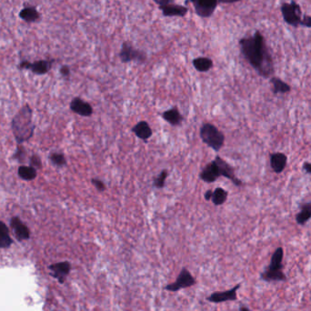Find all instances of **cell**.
Segmentation results:
<instances>
[{
	"label": "cell",
	"instance_id": "obj_1",
	"mask_svg": "<svg viewBox=\"0 0 311 311\" xmlns=\"http://www.w3.org/2000/svg\"><path fill=\"white\" fill-rule=\"evenodd\" d=\"M242 56L262 78H270L274 74V61L261 32L257 30L250 37L239 40Z\"/></svg>",
	"mask_w": 311,
	"mask_h": 311
},
{
	"label": "cell",
	"instance_id": "obj_2",
	"mask_svg": "<svg viewBox=\"0 0 311 311\" xmlns=\"http://www.w3.org/2000/svg\"><path fill=\"white\" fill-rule=\"evenodd\" d=\"M33 110L26 104L14 116L11 121L12 132L17 145L28 142L33 138L36 125L33 122Z\"/></svg>",
	"mask_w": 311,
	"mask_h": 311
},
{
	"label": "cell",
	"instance_id": "obj_3",
	"mask_svg": "<svg viewBox=\"0 0 311 311\" xmlns=\"http://www.w3.org/2000/svg\"><path fill=\"white\" fill-rule=\"evenodd\" d=\"M283 248L279 247L274 251L269 265L260 273V279L265 282H284L287 276L283 271Z\"/></svg>",
	"mask_w": 311,
	"mask_h": 311
},
{
	"label": "cell",
	"instance_id": "obj_4",
	"mask_svg": "<svg viewBox=\"0 0 311 311\" xmlns=\"http://www.w3.org/2000/svg\"><path fill=\"white\" fill-rule=\"evenodd\" d=\"M200 137L203 143L214 151L218 152L225 144V136L218 128L210 123H205L200 128Z\"/></svg>",
	"mask_w": 311,
	"mask_h": 311
},
{
	"label": "cell",
	"instance_id": "obj_5",
	"mask_svg": "<svg viewBox=\"0 0 311 311\" xmlns=\"http://www.w3.org/2000/svg\"><path fill=\"white\" fill-rule=\"evenodd\" d=\"M284 21L294 28L300 27L302 19V11L300 5L292 0L290 3H282L280 6Z\"/></svg>",
	"mask_w": 311,
	"mask_h": 311
},
{
	"label": "cell",
	"instance_id": "obj_6",
	"mask_svg": "<svg viewBox=\"0 0 311 311\" xmlns=\"http://www.w3.org/2000/svg\"><path fill=\"white\" fill-rule=\"evenodd\" d=\"M119 58L122 63L137 62L139 64H144L148 59V56L142 50H138L128 41H124L119 52Z\"/></svg>",
	"mask_w": 311,
	"mask_h": 311
},
{
	"label": "cell",
	"instance_id": "obj_7",
	"mask_svg": "<svg viewBox=\"0 0 311 311\" xmlns=\"http://www.w3.org/2000/svg\"><path fill=\"white\" fill-rule=\"evenodd\" d=\"M196 284H197V280L193 277V275L189 272V270L187 267H183L180 270V272L178 273L176 280L172 283L166 285L164 287V289L168 292H178L181 289L193 287Z\"/></svg>",
	"mask_w": 311,
	"mask_h": 311
},
{
	"label": "cell",
	"instance_id": "obj_8",
	"mask_svg": "<svg viewBox=\"0 0 311 311\" xmlns=\"http://www.w3.org/2000/svg\"><path fill=\"white\" fill-rule=\"evenodd\" d=\"M185 3H191L199 17L207 18L212 17L214 12L216 11L218 0H186Z\"/></svg>",
	"mask_w": 311,
	"mask_h": 311
},
{
	"label": "cell",
	"instance_id": "obj_9",
	"mask_svg": "<svg viewBox=\"0 0 311 311\" xmlns=\"http://www.w3.org/2000/svg\"><path fill=\"white\" fill-rule=\"evenodd\" d=\"M54 62L55 59H42L35 62L24 60L19 63L18 68L30 70L33 74H36L38 76H43L50 72Z\"/></svg>",
	"mask_w": 311,
	"mask_h": 311
},
{
	"label": "cell",
	"instance_id": "obj_10",
	"mask_svg": "<svg viewBox=\"0 0 311 311\" xmlns=\"http://www.w3.org/2000/svg\"><path fill=\"white\" fill-rule=\"evenodd\" d=\"M241 288V283L237 284L233 288L225 290V291H216L206 298L207 301L219 304L228 301H235L238 300V290Z\"/></svg>",
	"mask_w": 311,
	"mask_h": 311
},
{
	"label": "cell",
	"instance_id": "obj_11",
	"mask_svg": "<svg viewBox=\"0 0 311 311\" xmlns=\"http://www.w3.org/2000/svg\"><path fill=\"white\" fill-rule=\"evenodd\" d=\"M69 108L73 113L81 117H91L93 114L92 106L89 104V102L80 99L79 97H76L71 100Z\"/></svg>",
	"mask_w": 311,
	"mask_h": 311
},
{
	"label": "cell",
	"instance_id": "obj_12",
	"mask_svg": "<svg viewBox=\"0 0 311 311\" xmlns=\"http://www.w3.org/2000/svg\"><path fill=\"white\" fill-rule=\"evenodd\" d=\"M221 177L218 164L215 159H213L210 163L206 165V167L200 172V178L206 183H213L217 178Z\"/></svg>",
	"mask_w": 311,
	"mask_h": 311
},
{
	"label": "cell",
	"instance_id": "obj_13",
	"mask_svg": "<svg viewBox=\"0 0 311 311\" xmlns=\"http://www.w3.org/2000/svg\"><path fill=\"white\" fill-rule=\"evenodd\" d=\"M10 227L16 239L18 241L27 240L30 238V230L26 224H24L20 217L14 216L10 219Z\"/></svg>",
	"mask_w": 311,
	"mask_h": 311
},
{
	"label": "cell",
	"instance_id": "obj_14",
	"mask_svg": "<svg viewBox=\"0 0 311 311\" xmlns=\"http://www.w3.org/2000/svg\"><path fill=\"white\" fill-rule=\"evenodd\" d=\"M215 160L217 161L218 164V167H219V170H220V174H221V177L228 178L229 179L232 183L237 186V187H241L242 186V181L237 178L235 171H234L233 167H231L228 162L225 161L223 158H221L219 156H217L215 157Z\"/></svg>",
	"mask_w": 311,
	"mask_h": 311
},
{
	"label": "cell",
	"instance_id": "obj_15",
	"mask_svg": "<svg viewBox=\"0 0 311 311\" xmlns=\"http://www.w3.org/2000/svg\"><path fill=\"white\" fill-rule=\"evenodd\" d=\"M50 269L52 271V276L63 283L71 270V264L68 261L58 262L50 266Z\"/></svg>",
	"mask_w": 311,
	"mask_h": 311
},
{
	"label": "cell",
	"instance_id": "obj_16",
	"mask_svg": "<svg viewBox=\"0 0 311 311\" xmlns=\"http://www.w3.org/2000/svg\"><path fill=\"white\" fill-rule=\"evenodd\" d=\"M158 8L161 10L162 15L166 17H184L189 12L188 6L177 5L174 3L167 6H158Z\"/></svg>",
	"mask_w": 311,
	"mask_h": 311
},
{
	"label": "cell",
	"instance_id": "obj_17",
	"mask_svg": "<svg viewBox=\"0 0 311 311\" xmlns=\"http://www.w3.org/2000/svg\"><path fill=\"white\" fill-rule=\"evenodd\" d=\"M270 167L276 174L283 172L287 167L288 156L281 152H275L270 154Z\"/></svg>",
	"mask_w": 311,
	"mask_h": 311
},
{
	"label": "cell",
	"instance_id": "obj_18",
	"mask_svg": "<svg viewBox=\"0 0 311 311\" xmlns=\"http://www.w3.org/2000/svg\"><path fill=\"white\" fill-rule=\"evenodd\" d=\"M131 130L136 135L137 138L143 140L145 143H148V140L153 135V131H152V128L150 127V124L145 120H142L138 124H136Z\"/></svg>",
	"mask_w": 311,
	"mask_h": 311
},
{
	"label": "cell",
	"instance_id": "obj_19",
	"mask_svg": "<svg viewBox=\"0 0 311 311\" xmlns=\"http://www.w3.org/2000/svg\"><path fill=\"white\" fill-rule=\"evenodd\" d=\"M162 117H163V119L165 121H167L168 124H170L173 127L180 126L184 120L183 116L180 114L178 107H176V106L163 112L162 113Z\"/></svg>",
	"mask_w": 311,
	"mask_h": 311
},
{
	"label": "cell",
	"instance_id": "obj_20",
	"mask_svg": "<svg viewBox=\"0 0 311 311\" xmlns=\"http://www.w3.org/2000/svg\"><path fill=\"white\" fill-rule=\"evenodd\" d=\"M19 17L27 23H36L40 20L41 15L37 7L34 6H27L19 12Z\"/></svg>",
	"mask_w": 311,
	"mask_h": 311
},
{
	"label": "cell",
	"instance_id": "obj_21",
	"mask_svg": "<svg viewBox=\"0 0 311 311\" xmlns=\"http://www.w3.org/2000/svg\"><path fill=\"white\" fill-rule=\"evenodd\" d=\"M311 218V201L300 206V211L296 215V222L300 226H304Z\"/></svg>",
	"mask_w": 311,
	"mask_h": 311
},
{
	"label": "cell",
	"instance_id": "obj_22",
	"mask_svg": "<svg viewBox=\"0 0 311 311\" xmlns=\"http://www.w3.org/2000/svg\"><path fill=\"white\" fill-rule=\"evenodd\" d=\"M192 64L197 71L202 73L209 71L214 66L212 59L206 56H200V57L195 58L192 61Z\"/></svg>",
	"mask_w": 311,
	"mask_h": 311
},
{
	"label": "cell",
	"instance_id": "obj_23",
	"mask_svg": "<svg viewBox=\"0 0 311 311\" xmlns=\"http://www.w3.org/2000/svg\"><path fill=\"white\" fill-rule=\"evenodd\" d=\"M13 244V239L9 234L6 224L0 220V249L9 248Z\"/></svg>",
	"mask_w": 311,
	"mask_h": 311
},
{
	"label": "cell",
	"instance_id": "obj_24",
	"mask_svg": "<svg viewBox=\"0 0 311 311\" xmlns=\"http://www.w3.org/2000/svg\"><path fill=\"white\" fill-rule=\"evenodd\" d=\"M17 175L25 181H32L38 177V170L31 166L21 165L17 169Z\"/></svg>",
	"mask_w": 311,
	"mask_h": 311
},
{
	"label": "cell",
	"instance_id": "obj_25",
	"mask_svg": "<svg viewBox=\"0 0 311 311\" xmlns=\"http://www.w3.org/2000/svg\"><path fill=\"white\" fill-rule=\"evenodd\" d=\"M270 83L272 84L274 94H287L291 90V87L289 84L286 83L282 79L277 77L270 78Z\"/></svg>",
	"mask_w": 311,
	"mask_h": 311
},
{
	"label": "cell",
	"instance_id": "obj_26",
	"mask_svg": "<svg viewBox=\"0 0 311 311\" xmlns=\"http://www.w3.org/2000/svg\"><path fill=\"white\" fill-rule=\"evenodd\" d=\"M228 193L227 190L222 188H217L213 191L212 203L215 206H221L228 200Z\"/></svg>",
	"mask_w": 311,
	"mask_h": 311
},
{
	"label": "cell",
	"instance_id": "obj_27",
	"mask_svg": "<svg viewBox=\"0 0 311 311\" xmlns=\"http://www.w3.org/2000/svg\"><path fill=\"white\" fill-rule=\"evenodd\" d=\"M50 159L51 163L56 167H64L67 166V161L66 156L60 152L50 153Z\"/></svg>",
	"mask_w": 311,
	"mask_h": 311
},
{
	"label": "cell",
	"instance_id": "obj_28",
	"mask_svg": "<svg viewBox=\"0 0 311 311\" xmlns=\"http://www.w3.org/2000/svg\"><path fill=\"white\" fill-rule=\"evenodd\" d=\"M27 158H28V151L26 150L25 147L22 144L17 145L16 152L13 155V159L23 165L27 161Z\"/></svg>",
	"mask_w": 311,
	"mask_h": 311
},
{
	"label": "cell",
	"instance_id": "obj_29",
	"mask_svg": "<svg viewBox=\"0 0 311 311\" xmlns=\"http://www.w3.org/2000/svg\"><path fill=\"white\" fill-rule=\"evenodd\" d=\"M167 177H168V171L167 169H163L161 172L159 173V175L156 178H154L153 187L157 189H163L166 185Z\"/></svg>",
	"mask_w": 311,
	"mask_h": 311
},
{
	"label": "cell",
	"instance_id": "obj_30",
	"mask_svg": "<svg viewBox=\"0 0 311 311\" xmlns=\"http://www.w3.org/2000/svg\"><path fill=\"white\" fill-rule=\"evenodd\" d=\"M28 162H29V166L33 167L34 168H36L37 170H40V169H42V167H43L41 158H40L39 156L37 155V154H33V155L30 156L28 157Z\"/></svg>",
	"mask_w": 311,
	"mask_h": 311
},
{
	"label": "cell",
	"instance_id": "obj_31",
	"mask_svg": "<svg viewBox=\"0 0 311 311\" xmlns=\"http://www.w3.org/2000/svg\"><path fill=\"white\" fill-rule=\"evenodd\" d=\"M91 183L94 186L96 189L99 190L100 192H103V191L106 190V185L102 180H100V178H92L91 179Z\"/></svg>",
	"mask_w": 311,
	"mask_h": 311
},
{
	"label": "cell",
	"instance_id": "obj_32",
	"mask_svg": "<svg viewBox=\"0 0 311 311\" xmlns=\"http://www.w3.org/2000/svg\"><path fill=\"white\" fill-rule=\"evenodd\" d=\"M300 26H301V27H305V28H311V16L305 15L304 17H302V19H301V23H300Z\"/></svg>",
	"mask_w": 311,
	"mask_h": 311
},
{
	"label": "cell",
	"instance_id": "obj_33",
	"mask_svg": "<svg viewBox=\"0 0 311 311\" xmlns=\"http://www.w3.org/2000/svg\"><path fill=\"white\" fill-rule=\"evenodd\" d=\"M59 72L61 74L62 77L65 78H68L70 77V68L68 66H66V65H64V66H62L60 67V69H59Z\"/></svg>",
	"mask_w": 311,
	"mask_h": 311
},
{
	"label": "cell",
	"instance_id": "obj_34",
	"mask_svg": "<svg viewBox=\"0 0 311 311\" xmlns=\"http://www.w3.org/2000/svg\"><path fill=\"white\" fill-rule=\"evenodd\" d=\"M156 5L159 6H167L169 4H173L175 0H153Z\"/></svg>",
	"mask_w": 311,
	"mask_h": 311
},
{
	"label": "cell",
	"instance_id": "obj_35",
	"mask_svg": "<svg viewBox=\"0 0 311 311\" xmlns=\"http://www.w3.org/2000/svg\"><path fill=\"white\" fill-rule=\"evenodd\" d=\"M302 168L307 174L311 175V163L310 162H304L302 165Z\"/></svg>",
	"mask_w": 311,
	"mask_h": 311
},
{
	"label": "cell",
	"instance_id": "obj_36",
	"mask_svg": "<svg viewBox=\"0 0 311 311\" xmlns=\"http://www.w3.org/2000/svg\"><path fill=\"white\" fill-rule=\"evenodd\" d=\"M212 195H213V190H211V189L207 190L205 192V195H204V198H205L206 201H209V200H211Z\"/></svg>",
	"mask_w": 311,
	"mask_h": 311
},
{
	"label": "cell",
	"instance_id": "obj_37",
	"mask_svg": "<svg viewBox=\"0 0 311 311\" xmlns=\"http://www.w3.org/2000/svg\"><path fill=\"white\" fill-rule=\"evenodd\" d=\"M242 0H218V4H234Z\"/></svg>",
	"mask_w": 311,
	"mask_h": 311
},
{
	"label": "cell",
	"instance_id": "obj_38",
	"mask_svg": "<svg viewBox=\"0 0 311 311\" xmlns=\"http://www.w3.org/2000/svg\"><path fill=\"white\" fill-rule=\"evenodd\" d=\"M239 311H250V310L248 306L241 305L239 307Z\"/></svg>",
	"mask_w": 311,
	"mask_h": 311
}]
</instances>
